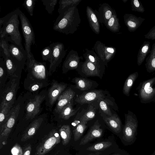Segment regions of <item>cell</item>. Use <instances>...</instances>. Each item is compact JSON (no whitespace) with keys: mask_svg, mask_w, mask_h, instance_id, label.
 Here are the masks:
<instances>
[{"mask_svg":"<svg viewBox=\"0 0 155 155\" xmlns=\"http://www.w3.org/2000/svg\"><path fill=\"white\" fill-rule=\"evenodd\" d=\"M20 11L16 9L0 18V38H4L24 50L19 30L18 17Z\"/></svg>","mask_w":155,"mask_h":155,"instance_id":"1","label":"cell"},{"mask_svg":"<svg viewBox=\"0 0 155 155\" xmlns=\"http://www.w3.org/2000/svg\"><path fill=\"white\" fill-rule=\"evenodd\" d=\"M81 22L77 6H72L59 14L53 28L55 31L66 35L73 34L78 30Z\"/></svg>","mask_w":155,"mask_h":155,"instance_id":"2","label":"cell"},{"mask_svg":"<svg viewBox=\"0 0 155 155\" xmlns=\"http://www.w3.org/2000/svg\"><path fill=\"white\" fill-rule=\"evenodd\" d=\"M26 64L28 71L27 78L33 81L48 83L49 75L45 62L37 61L32 54L27 57Z\"/></svg>","mask_w":155,"mask_h":155,"instance_id":"3","label":"cell"},{"mask_svg":"<svg viewBox=\"0 0 155 155\" xmlns=\"http://www.w3.org/2000/svg\"><path fill=\"white\" fill-rule=\"evenodd\" d=\"M23 35L25 40V50L27 54V57L31 55V46L35 43L34 31L28 18L25 14L20 11L19 14Z\"/></svg>","mask_w":155,"mask_h":155,"instance_id":"4","label":"cell"},{"mask_svg":"<svg viewBox=\"0 0 155 155\" xmlns=\"http://www.w3.org/2000/svg\"><path fill=\"white\" fill-rule=\"evenodd\" d=\"M155 77L140 82L137 88L140 101L143 104L155 102Z\"/></svg>","mask_w":155,"mask_h":155,"instance_id":"5","label":"cell"},{"mask_svg":"<svg viewBox=\"0 0 155 155\" xmlns=\"http://www.w3.org/2000/svg\"><path fill=\"white\" fill-rule=\"evenodd\" d=\"M9 78L4 88L0 91V104L15 103L20 77H12Z\"/></svg>","mask_w":155,"mask_h":155,"instance_id":"6","label":"cell"},{"mask_svg":"<svg viewBox=\"0 0 155 155\" xmlns=\"http://www.w3.org/2000/svg\"><path fill=\"white\" fill-rule=\"evenodd\" d=\"M125 116L123 138L125 141L132 143L135 141L136 139L138 121L136 115L129 110L127 114H125Z\"/></svg>","mask_w":155,"mask_h":155,"instance_id":"7","label":"cell"},{"mask_svg":"<svg viewBox=\"0 0 155 155\" xmlns=\"http://www.w3.org/2000/svg\"><path fill=\"white\" fill-rule=\"evenodd\" d=\"M49 46L52 50V54L49 62L48 74L51 75L54 72L65 57L66 51L64 45L60 42H55L51 44Z\"/></svg>","mask_w":155,"mask_h":155,"instance_id":"8","label":"cell"},{"mask_svg":"<svg viewBox=\"0 0 155 155\" xmlns=\"http://www.w3.org/2000/svg\"><path fill=\"white\" fill-rule=\"evenodd\" d=\"M20 106L18 104L12 107L9 115L4 126L0 128V148L5 144L8 137L19 114Z\"/></svg>","mask_w":155,"mask_h":155,"instance_id":"9","label":"cell"},{"mask_svg":"<svg viewBox=\"0 0 155 155\" xmlns=\"http://www.w3.org/2000/svg\"><path fill=\"white\" fill-rule=\"evenodd\" d=\"M61 141L60 137L56 130H52L37 147L35 155H45Z\"/></svg>","mask_w":155,"mask_h":155,"instance_id":"10","label":"cell"},{"mask_svg":"<svg viewBox=\"0 0 155 155\" xmlns=\"http://www.w3.org/2000/svg\"><path fill=\"white\" fill-rule=\"evenodd\" d=\"M9 78L20 77L24 67L21 63L10 55L9 57L2 56Z\"/></svg>","mask_w":155,"mask_h":155,"instance_id":"11","label":"cell"},{"mask_svg":"<svg viewBox=\"0 0 155 155\" xmlns=\"http://www.w3.org/2000/svg\"><path fill=\"white\" fill-rule=\"evenodd\" d=\"M96 53L100 57L103 63L108 62L115 54V49L113 47L106 46L103 43L98 41L94 47Z\"/></svg>","mask_w":155,"mask_h":155,"instance_id":"12","label":"cell"},{"mask_svg":"<svg viewBox=\"0 0 155 155\" xmlns=\"http://www.w3.org/2000/svg\"><path fill=\"white\" fill-rule=\"evenodd\" d=\"M45 97L44 95H38L30 100L26 107V117L27 119H32L38 113L41 105Z\"/></svg>","mask_w":155,"mask_h":155,"instance_id":"13","label":"cell"},{"mask_svg":"<svg viewBox=\"0 0 155 155\" xmlns=\"http://www.w3.org/2000/svg\"><path fill=\"white\" fill-rule=\"evenodd\" d=\"M94 11L99 22L105 25L112 16L116 14L110 6L106 3L101 5L98 10H95Z\"/></svg>","mask_w":155,"mask_h":155,"instance_id":"14","label":"cell"},{"mask_svg":"<svg viewBox=\"0 0 155 155\" xmlns=\"http://www.w3.org/2000/svg\"><path fill=\"white\" fill-rule=\"evenodd\" d=\"M104 96L101 90L92 91L83 93L79 95L75 101L77 103L83 104L89 103L97 100L102 99Z\"/></svg>","mask_w":155,"mask_h":155,"instance_id":"15","label":"cell"},{"mask_svg":"<svg viewBox=\"0 0 155 155\" xmlns=\"http://www.w3.org/2000/svg\"><path fill=\"white\" fill-rule=\"evenodd\" d=\"M124 23L130 32L136 31L145 20L141 17H137L131 14H125L124 16Z\"/></svg>","mask_w":155,"mask_h":155,"instance_id":"16","label":"cell"},{"mask_svg":"<svg viewBox=\"0 0 155 155\" xmlns=\"http://www.w3.org/2000/svg\"><path fill=\"white\" fill-rule=\"evenodd\" d=\"M66 87L65 84L58 83L55 80H53L48 93L49 101L51 105L54 104Z\"/></svg>","mask_w":155,"mask_h":155,"instance_id":"17","label":"cell"},{"mask_svg":"<svg viewBox=\"0 0 155 155\" xmlns=\"http://www.w3.org/2000/svg\"><path fill=\"white\" fill-rule=\"evenodd\" d=\"M82 57H79L77 52L71 50L67 55L63 64V70H70L76 69Z\"/></svg>","mask_w":155,"mask_h":155,"instance_id":"18","label":"cell"},{"mask_svg":"<svg viewBox=\"0 0 155 155\" xmlns=\"http://www.w3.org/2000/svg\"><path fill=\"white\" fill-rule=\"evenodd\" d=\"M75 93L70 88L64 91L59 96L55 108V112L60 114L63 108L70 102L75 96Z\"/></svg>","mask_w":155,"mask_h":155,"instance_id":"19","label":"cell"},{"mask_svg":"<svg viewBox=\"0 0 155 155\" xmlns=\"http://www.w3.org/2000/svg\"><path fill=\"white\" fill-rule=\"evenodd\" d=\"M9 49L10 55L24 67L27 60V54L25 50L21 49L12 43L9 44Z\"/></svg>","mask_w":155,"mask_h":155,"instance_id":"20","label":"cell"},{"mask_svg":"<svg viewBox=\"0 0 155 155\" xmlns=\"http://www.w3.org/2000/svg\"><path fill=\"white\" fill-rule=\"evenodd\" d=\"M99 124H94L91 128L89 131L82 139L80 145H84L92 140L100 137L103 133L102 129Z\"/></svg>","mask_w":155,"mask_h":155,"instance_id":"21","label":"cell"},{"mask_svg":"<svg viewBox=\"0 0 155 155\" xmlns=\"http://www.w3.org/2000/svg\"><path fill=\"white\" fill-rule=\"evenodd\" d=\"M43 120L42 118H40L34 120L24 131L21 141H25L32 137L39 128Z\"/></svg>","mask_w":155,"mask_h":155,"instance_id":"22","label":"cell"},{"mask_svg":"<svg viewBox=\"0 0 155 155\" xmlns=\"http://www.w3.org/2000/svg\"><path fill=\"white\" fill-rule=\"evenodd\" d=\"M86 12L90 27L95 33L99 34L100 32V25L99 21L94 11L91 7L87 6Z\"/></svg>","mask_w":155,"mask_h":155,"instance_id":"23","label":"cell"},{"mask_svg":"<svg viewBox=\"0 0 155 155\" xmlns=\"http://www.w3.org/2000/svg\"><path fill=\"white\" fill-rule=\"evenodd\" d=\"M100 68L85 60L82 66V71L87 76H99Z\"/></svg>","mask_w":155,"mask_h":155,"instance_id":"24","label":"cell"},{"mask_svg":"<svg viewBox=\"0 0 155 155\" xmlns=\"http://www.w3.org/2000/svg\"><path fill=\"white\" fill-rule=\"evenodd\" d=\"M150 42L145 41L140 47L137 56V62L138 66L141 65L147 54L150 52Z\"/></svg>","mask_w":155,"mask_h":155,"instance_id":"25","label":"cell"},{"mask_svg":"<svg viewBox=\"0 0 155 155\" xmlns=\"http://www.w3.org/2000/svg\"><path fill=\"white\" fill-rule=\"evenodd\" d=\"M104 120L114 132L116 133L120 132L121 129V122L117 114H114L110 117L106 118Z\"/></svg>","mask_w":155,"mask_h":155,"instance_id":"26","label":"cell"},{"mask_svg":"<svg viewBox=\"0 0 155 155\" xmlns=\"http://www.w3.org/2000/svg\"><path fill=\"white\" fill-rule=\"evenodd\" d=\"M14 103H10L0 104V128L5 123Z\"/></svg>","mask_w":155,"mask_h":155,"instance_id":"27","label":"cell"},{"mask_svg":"<svg viewBox=\"0 0 155 155\" xmlns=\"http://www.w3.org/2000/svg\"><path fill=\"white\" fill-rule=\"evenodd\" d=\"M145 66L148 73L155 71V43L152 45L150 54L146 59Z\"/></svg>","mask_w":155,"mask_h":155,"instance_id":"28","label":"cell"},{"mask_svg":"<svg viewBox=\"0 0 155 155\" xmlns=\"http://www.w3.org/2000/svg\"><path fill=\"white\" fill-rule=\"evenodd\" d=\"M138 73L137 71L130 74L127 78L124 83L123 89L124 94L126 96H130V92L131 88L138 78Z\"/></svg>","mask_w":155,"mask_h":155,"instance_id":"29","label":"cell"},{"mask_svg":"<svg viewBox=\"0 0 155 155\" xmlns=\"http://www.w3.org/2000/svg\"><path fill=\"white\" fill-rule=\"evenodd\" d=\"M9 78L3 58H0V91L4 88L7 81Z\"/></svg>","mask_w":155,"mask_h":155,"instance_id":"30","label":"cell"},{"mask_svg":"<svg viewBox=\"0 0 155 155\" xmlns=\"http://www.w3.org/2000/svg\"><path fill=\"white\" fill-rule=\"evenodd\" d=\"M86 50V52L84 54L85 60L100 68L101 63H103L100 57L94 51L87 49Z\"/></svg>","mask_w":155,"mask_h":155,"instance_id":"31","label":"cell"},{"mask_svg":"<svg viewBox=\"0 0 155 155\" xmlns=\"http://www.w3.org/2000/svg\"><path fill=\"white\" fill-rule=\"evenodd\" d=\"M105 25L108 29L112 32H117L119 31L120 26L116 14L112 16Z\"/></svg>","mask_w":155,"mask_h":155,"instance_id":"32","label":"cell"},{"mask_svg":"<svg viewBox=\"0 0 155 155\" xmlns=\"http://www.w3.org/2000/svg\"><path fill=\"white\" fill-rule=\"evenodd\" d=\"M59 132L62 140V144L64 145L67 144L70 140L71 136L69 125H63L59 129Z\"/></svg>","mask_w":155,"mask_h":155,"instance_id":"33","label":"cell"},{"mask_svg":"<svg viewBox=\"0 0 155 155\" xmlns=\"http://www.w3.org/2000/svg\"><path fill=\"white\" fill-rule=\"evenodd\" d=\"M73 81L76 85V87L81 91L90 89L92 84V82L83 78H75L73 79Z\"/></svg>","mask_w":155,"mask_h":155,"instance_id":"34","label":"cell"},{"mask_svg":"<svg viewBox=\"0 0 155 155\" xmlns=\"http://www.w3.org/2000/svg\"><path fill=\"white\" fill-rule=\"evenodd\" d=\"M27 78L26 80L29 81V84L26 85V89L31 92L37 91L49 84L48 83L33 81L27 77Z\"/></svg>","mask_w":155,"mask_h":155,"instance_id":"35","label":"cell"},{"mask_svg":"<svg viewBox=\"0 0 155 155\" xmlns=\"http://www.w3.org/2000/svg\"><path fill=\"white\" fill-rule=\"evenodd\" d=\"M78 109L75 110L73 109L72 104L70 101L62 109L60 113L61 117L64 119L68 120L74 115Z\"/></svg>","mask_w":155,"mask_h":155,"instance_id":"36","label":"cell"},{"mask_svg":"<svg viewBox=\"0 0 155 155\" xmlns=\"http://www.w3.org/2000/svg\"><path fill=\"white\" fill-rule=\"evenodd\" d=\"M81 0H60L59 2V7L58 12L59 14L64 10L70 7L77 6Z\"/></svg>","mask_w":155,"mask_h":155,"instance_id":"37","label":"cell"},{"mask_svg":"<svg viewBox=\"0 0 155 155\" xmlns=\"http://www.w3.org/2000/svg\"><path fill=\"white\" fill-rule=\"evenodd\" d=\"M86 124L87 123L81 122L73 130V133L74 141L78 140L81 137L87 127Z\"/></svg>","mask_w":155,"mask_h":155,"instance_id":"38","label":"cell"},{"mask_svg":"<svg viewBox=\"0 0 155 155\" xmlns=\"http://www.w3.org/2000/svg\"><path fill=\"white\" fill-rule=\"evenodd\" d=\"M112 144V143L109 141L102 142L90 146L87 150L93 151L103 150L109 147Z\"/></svg>","mask_w":155,"mask_h":155,"instance_id":"39","label":"cell"},{"mask_svg":"<svg viewBox=\"0 0 155 155\" xmlns=\"http://www.w3.org/2000/svg\"><path fill=\"white\" fill-rule=\"evenodd\" d=\"M8 41L4 38H0V56H5L9 57L10 54L9 52Z\"/></svg>","mask_w":155,"mask_h":155,"instance_id":"40","label":"cell"},{"mask_svg":"<svg viewBox=\"0 0 155 155\" xmlns=\"http://www.w3.org/2000/svg\"><path fill=\"white\" fill-rule=\"evenodd\" d=\"M96 114V109L91 105L88 110L81 117L80 120L87 123V122L94 118Z\"/></svg>","mask_w":155,"mask_h":155,"instance_id":"41","label":"cell"},{"mask_svg":"<svg viewBox=\"0 0 155 155\" xmlns=\"http://www.w3.org/2000/svg\"><path fill=\"white\" fill-rule=\"evenodd\" d=\"M41 1L45 6V9L48 12L51 14L54 9L58 0H41Z\"/></svg>","mask_w":155,"mask_h":155,"instance_id":"42","label":"cell"},{"mask_svg":"<svg viewBox=\"0 0 155 155\" xmlns=\"http://www.w3.org/2000/svg\"><path fill=\"white\" fill-rule=\"evenodd\" d=\"M131 10L137 12L143 13L144 8L142 3L138 0H131Z\"/></svg>","mask_w":155,"mask_h":155,"instance_id":"43","label":"cell"},{"mask_svg":"<svg viewBox=\"0 0 155 155\" xmlns=\"http://www.w3.org/2000/svg\"><path fill=\"white\" fill-rule=\"evenodd\" d=\"M35 2V0H25L23 4V5L31 16L33 15Z\"/></svg>","mask_w":155,"mask_h":155,"instance_id":"44","label":"cell"},{"mask_svg":"<svg viewBox=\"0 0 155 155\" xmlns=\"http://www.w3.org/2000/svg\"><path fill=\"white\" fill-rule=\"evenodd\" d=\"M41 55L43 61H50L52 54V50L50 46H47L42 50Z\"/></svg>","mask_w":155,"mask_h":155,"instance_id":"45","label":"cell"},{"mask_svg":"<svg viewBox=\"0 0 155 155\" xmlns=\"http://www.w3.org/2000/svg\"><path fill=\"white\" fill-rule=\"evenodd\" d=\"M12 155H22L23 151L20 146L16 143L12 148L11 150Z\"/></svg>","mask_w":155,"mask_h":155,"instance_id":"46","label":"cell"},{"mask_svg":"<svg viewBox=\"0 0 155 155\" xmlns=\"http://www.w3.org/2000/svg\"><path fill=\"white\" fill-rule=\"evenodd\" d=\"M99 105L101 109L105 113L110 116H112L110 110L106 102L103 101H101L100 102Z\"/></svg>","mask_w":155,"mask_h":155,"instance_id":"47","label":"cell"},{"mask_svg":"<svg viewBox=\"0 0 155 155\" xmlns=\"http://www.w3.org/2000/svg\"><path fill=\"white\" fill-rule=\"evenodd\" d=\"M144 36L145 38L155 40V25L152 27L149 32L144 35Z\"/></svg>","mask_w":155,"mask_h":155,"instance_id":"48","label":"cell"},{"mask_svg":"<svg viewBox=\"0 0 155 155\" xmlns=\"http://www.w3.org/2000/svg\"><path fill=\"white\" fill-rule=\"evenodd\" d=\"M31 151V145L30 144L27 145L23 150L22 155H30Z\"/></svg>","mask_w":155,"mask_h":155,"instance_id":"49","label":"cell"},{"mask_svg":"<svg viewBox=\"0 0 155 155\" xmlns=\"http://www.w3.org/2000/svg\"><path fill=\"white\" fill-rule=\"evenodd\" d=\"M101 153L99 152H97L95 153H90L87 155H99Z\"/></svg>","mask_w":155,"mask_h":155,"instance_id":"50","label":"cell"},{"mask_svg":"<svg viewBox=\"0 0 155 155\" xmlns=\"http://www.w3.org/2000/svg\"><path fill=\"white\" fill-rule=\"evenodd\" d=\"M123 1L124 2H127V0H123Z\"/></svg>","mask_w":155,"mask_h":155,"instance_id":"51","label":"cell"},{"mask_svg":"<svg viewBox=\"0 0 155 155\" xmlns=\"http://www.w3.org/2000/svg\"><path fill=\"white\" fill-rule=\"evenodd\" d=\"M114 155H120V154H115Z\"/></svg>","mask_w":155,"mask_h":155,"instance_id":"52","label":"cell"}]
</instances>
